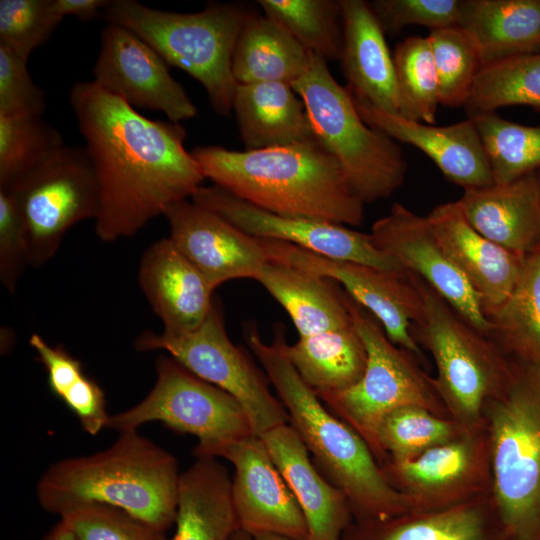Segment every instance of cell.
<instances>
[{"label":"cell","mask_w":540,"mask_h":540,"mask_svg":"<svg viewBox=\"0 0 540 540\" xmlns=\"http://www.w3.org/2000/svg\"><path fill=\"white\" fill-rule=\"evenodd\" d=\"M370 235L377 248L420 277L472 326L489 336L491 324L480 297L437 242L427 216L394 203L387 215L373 223Z\"/></svg>","instance_id":"cell-16"},{"label":"cell","mask_w":540,"mask_h":540,"mask_svg":"<svg viewBox=\"0 0 540 540\" xmlns=\"http://www.w3.org/2000/svg\"><path fill=\"white\" fill-rule=\"evenodd\" d=\"M29 265V243L17 203L9 192L0 190V281L9 293H15Z\"/></svg>","instance_id":"cell-44"},{"label":"cell","mask_w":540,"mask_h":540,"mask_svg":"<svg viewBox=\"0 0 540 540\" xmlns=\"http://www.w3.org/2000/svg\"><path fill=\"white\" fill-rule=\"evenodd\" d=\"M191 200L254 237L287 242L333 259L406 272L393 257L375 246L370 233L323 220L275 214L216 185L201 186Z\"/></svg>","instance_id":"cell-13"},{"label":"cell","mask_w":540,"mask_h":540,"mask_svg":"<svg viewBox=\"0 0 540 540\" xmlns=\"http://www.w3.org/2000/svg\"><path fill=\"white\" fill-rule=\"evenodd\" d=\"M27 63L0 45V115L42 116L46 111V94L33 81Z\"/></svg>","instance_id":"cell-43"},{"label":"cell","mask_w":540,"mask_h":540,"mask_svg":"<svg viewBox=\"0 0 540 540\" xmlns=\"http://www.w3.org/2000/svg\"><path fill=\"white\" fill-rule=\"evenodd\" d=\"M343 30L340 62L351 93L398 114L393 55L368 1L340 0Z\"/></svg>","instance_id":"cell-24"},{"label":"cell","mask_w":540,"mask_h":540,"mask_svg":"<svg viewBox=\"0 0 540 540\" xmlns=\"http://www.w3.org/2000/svg\"><path fill=\"white\" fill-rule=\"evenodd\" d=\"M536 175H537V180H538V185H539V191H540V169L538 171H536Z\"/></svg>","instance_id":"cell-52"},{"label":"cell","mask_w":540,"mask_h":540,"mask_svg":"<svg viewBox=\"0 0 540 540\" xmlns=\"http://www.w3.org/2000/svg\"><path fill=\"white\" fill-rule=\"evenodd\" d=\"M427 217L437 242L480 297L487 318L511 293L525 257L474 229L458 200L437 205Z\"/></svg>","instance_id":"cell-20"},{"label":"cell","mask_w":540,"mask_h":540,"mask_svg":"<svg viewBox=\"0 0 540 540\" xmlns=\"http://www.w3.org/2000/svg\"><path fill=\"white\" fill-rule=\"evenodd\" d=\"M481 67L540 52V0H462L458 25Z\"/></svg>","instance_id":"cell-27"},{"label":"cell","mask_w":540,"mask_h":540,"mask_svg":"<svg viewBox=\"0 0 540 540\" xmlns=\"http://www.w3.org/2000/svg\"><path fill=\"white\" fill-rule=\"evenodd\" d=\"M261 241L269 261L334 280L380 322L394 344L409 352L421 353L411 331L421 299L407 271L396 273L362 263L333 259L278 240Z\"/></svg>","instance_id":"cell-14"},{"label":"cell","mask_w":540,"mask_h":540,"mask_svg":"<svg viewBox=\"0 0 540 540\" xmlns=\"http://www.w3.org/2000/svg\"><path fill=\"white\" fill-rule=\"evenodd\" d=\"M134 347L140 352L166 351L199 378L228 392L244 408L257 436L289 423L282 402L269 389L267 376L227 335L217 302L197 329L179 334L147 330L138 335Z\"/></svg>","instance_id":"cell-10"},{"label":"cell","mask_w":540,"mask_h":540,"mask_svg":"<svg viewBox=\"0 0 540 540\" xmlns=\"http://www.w3.org/2000/svg\"><path fill=\"white\" fill-rule=\"evenodd\" d=\"M421 299L412 322L430 349L438 369V385L451 402L468 416H476L484 398L500 378V367L486 340L425 281L408 271Z\"/></svg>","instance_id":"cell-12"},{"label":"cell","mask_w":540,"mask_h":540,"mask_svg":"<svg viewBox=\"0 0 540 540\" xmlns=\"http://www.w3.org/2000/svg\"><path fill=\"white\" fill-rule=\"evenodd\" d=\"M119 434L108 449L51 464L37 484L39 504L60 517L84 505H107L165 532L177 512V460L137 430Z\"/></svg>","instance_id":"cell-4"},{"label":"cell","mask_w":540,"mask_h":540,"mask_svg":"<svg viewBox=\"0 0 540 540\" xmlns=\"http://www.w3.org/2000/svg\"><path fill=\"white\" fill-rule=\"evenodd\" d=\"M342 540H513L502 524L493 526L483 511L463 506L408 519L350 524Z\"/></svg>","instance_id":"cell-31"},{"label":"cell","mask_w":540,"mask_h":540,"mask_svg":"<svg viewBox=\"0 0 540 540\" xmlns=\"http://www.w3.org/2000/svg\"><path fill=\"white\" fill-rule=\"evenodd\" d=\"M244 338L313 456L318 470L347 497L357 521L390 518L400 512L402 497L388 484L366 441L329 411L296 371L285 352L282 323L267 343L254 323L244 326Z\"/></svg>","instance_id":"cell-3"},{"label":"cell","mask_w":540,"mask_h":540,"mask_svg":"<svg viewBox=\"0 0 540 540\" xmlns=\"http://www.w3.org/2000/svg\"><path fill=\"white\" fill-rule=\"evenodd\" d=\"M155 369L156 381L147 396L110 415L106 428L121 433L159 421L197 437V458H217L229 445L255 435L244 408L228 392L199 378L170 355L159 356Z\"/></svg>","instance_id":"cell-8"},{"label":"cell","mask_w":540,"mask_h":540,"mask_svg":"<svg viewBox=\"0 0 540 540\" xmlns=\"http://www.w3.org/2000/svg\"><path fill=\"white\" fill-rule=\"evenodd\" d=\"M69 104L99 184L94 228L101 241L134 236L202 186L181 123L149 119L94 81L74 83Z\"/></svg>","instance_id":"cell-1"},{"label":"cell","mask_w":540,"mask_h":540,"mask_svg":"<svg viewBox=\"0 0 540 540\" xmlns=\"http://www.w3.org/2000/svg\"><path fill=\"white\" fill-rule=\"evenodd\" d=\"M107 0H53L55 11L62 16H74L89 21L101 15Z\"/></svg>","instance_id":"cell-48"},{"label":"cell","mask_w":540,"mask_h":540,"mask_svg":"<svg viewBox=\"0 0 540 540\" xmlns=\"http://www.w3.org/2000/svg\"><path fill=\"white\" fill-rule=\"evenodd\" d=\"M138 280L165 332L179 334L197 329L215 303L214 289L169 237L145 250Z\"/></svg>","instance_id":"cell-21"},{"label":"cell","mask_w":540,"mask_h":540,"mask_svg":"<svg viewBox=\"0 0 540 540\" xmlns=\"http://www.w3.org/2000/svg\"><path fill=\"white\" fill-rule=\"evenodd\" d=\"M353 95V94H352ZM361 118L396 142L425 153L449 181L464 189L494 184L490 165L471 118L446 126L405 119L353 95Z\"/></svg>","instance_id":"cell-19"},{"label":"cell","mask_w":540,"mask_h":540,"mask_svg":"<svg viewBox=\"0 0 540 540\" xmlns=\"http://www.w3.org/2000/svg\"><path fill=\"white\" fill-rule=\"evenodd\" d=\"M232 112L245 150L319 142L303 100L288 83L237 84Z\"/></svg>","instance_id":"cell-25"},{"label":"cell","mask_w":540,"mask_h":540,"mask_svg":"<svg viewBox=\"0 0 540 540\" xmlns=\"http://www.w3.org/2000/svg\"><path fill=\"white\" fill-rule=\"evenodd\" d=\"M170 65L147 42L129 29L107 23L93 67L94 81L132 107L162 112L180 123L196 117L198 109L170 73Z\"/></svg>","instance_id":"cell-15"},{"label":"cell","mask_w":540,"mask_h":540,"mask_svg":"<svg viewBox=\"0 0 540 540\" xmlns=\"http://www.w3.org/2000/svg\"><path fill=\"white\" fill-rule=\"evenodd\" d=\"M60 518L76 540H169L164 531L107 505H84Z\"/></svg>","instance_id":"cell-41"},{"label":"cell","mask_w":540,"mask_h":540,"mask_svg":"<svg viewBox=\"0 0 540 540\" xmlns=\"http://www.w3.org/2000/svg\"><path fill=\"white\" fill-rule=\"evenodd\" d=\"M393 62L398 93V115L435 124L439 102L438 79L429 40L411 36L397 44Z\"/></svg>","instance_id":"cell-36"},{"label":"cell","mask_w":540,"mask_h":540,"mask_svg":"<svg viewBox=\"0 0 540 540\" xmlns=\"http://www.w3.org/2000/svg\"><path fill=\"white\" fill-rule=\"evenodd\" d=\"M191 153L205 179L258 208L351 227L363 223L365 203L319 142L245 151L208 145Z\"/></svg>","instance_id":"cell-2"},{"label":"cell","mask_w":540,"mask_h":540,"mask_svg":"<svg viewBox=\"0 0 540 540\" xmlns=\"http://www.w3.org/2000/svg\"><path fill=\"white\" fill-rule=\"evenodd\" d=\"M163 215L169 224V239L214 290L233 279L255 280L269 261L260 238L192 200L172 203Z\"/></svg>","instance_id":"cell-18"},{"label":"cell","mask_w":540,"mask_h":540,"mask_svg":"<svg viewBox=\"0 0 540 540\" xmlns=\"http://www.w3.org/2000/svg\"><path fill=\"white\" fill-rule=\"evenodd\" d=\"M219 457L234 468L231 493L241 530L252 537L276 534L308 540L303 512L260 436L229 445Z\"/></svg>","instance_id":"cell-17"},{"label":"cell","mask_w":540,"mask_h":540,"mask_svg":"<svg viewBox=\"0 0 540 540\" xmlns=\"http://www.w3.org/2000/svg\"><path fill=\"white\" fill-rule=\"evenodd\" d=\"M43 540H76L69 526L60 519Z\"/></svg>","instance_id":"cell-49"},{"label":"cell","mask_w":540,"mask_h":540,"mask_svg":"<svg viewBox=\"0 0 540 540\" xmlns=\"http://www.w3.org/2000/svg\"><path fill=\"white\" fill-rule=\"evenodd\" d=\"M27 233L31 266L39 268L57 253L75 224L97 218L100 190L85 148L64 145L8 189Z\"/></svg>","instance_id":"cell-9"},{"label":"cell","mask_w":540,"mask_h":540,"mask_svg":"<svg viewBox=\"0 0 540 540\" xmlns=\"http://www.w3.org/2000/svg\"><path fill=\"white\" fill-rule=\"evenodd\" d=\"M480 234L526 257L540 246V191L536 172L506 184L464 189L458 200Z\"/></svg>","instance_id":"cell-23"},{"label":"cell","mask_w":540,"mask_h":540,"mask_svg":"<svg viewBox=\"0 0 540 540\" xmlns=\"http://www.w3.org/2000/svg\"><path fill=\"white\" fill-rule=\"evenodd\" d=\"M487 319L489 336L500 339L524 364L540 369V246L525 257L511 293Z\"/></svg>","instance_id":"cell-32"},{"label":"cell","mask_w":540,"mask_h":540,"mask_svg":"<svg viewBox=\"0 0 540 540\" xmlns=\"http://www.w3.org/2000/svg\"><path fill=\"white\" fill-rule=\"evenodd\" d=\"M498 519L513 540H540V369L514 371L493 410Z\"/></svg>","instance_id":"cell-7"},{"label":"cell","mask_w":540,"mask_h":540,"mask_svg":"<svg viewBox=\"0 0 540 540\" xmlns=\"http://www.w3.org/2000/svg\"><path fill=\"white\" fill-rule=\"evenodd\" d=\"M427 38L438 79L440 104L464 107L481 68L473 42L459 26L431 30Z\"/></svg>","instance_id":"cell-38"},{"label":"cell","mask_w":540,"mask_h":540,"mask_svg":"<svg viewBox=\"0 0 540 540\" xmlns=\"http://www.w3.org/2000/svg\"><path fill=\"white\" fill-rule=\"evenodd\" d=\"M350 310L353 326L366 350L365 371L357 383L345 390L316 395L368 446H377V429L386 415L405 406L424 407L430 395L423 378L388 338L380 322L352 298Z\"/></svg>","instance_id":"cell-11"},{"label":"cell","mask_w":540,"mask_h":540,"mask_svg":"<svg viewBox=\"0 0 540 540\" xmlns=\"http://www.w3.org/2000/svg\"><path fill=\"white\" fill-rule=\"evenodd\" d=\"M469 454L463 444L433 446L416 459L397 463L400 474L422 485H441L458 478L468 465Z\"/></svg>","instance_id":"cell-45"},{"label":"cell","mask_w":540,"mask_h":540,"mask_svg":"<svg viewBox=\"0 0 540 540\" xmlns=\"http://www.w3.org/2000/svg\"><path fill=\"white\" fill-rule=\"evenodd\" d=\"M101 14L107 23L134 32L170 66L197 80L218 115L232 113L238 84L232 72L233 51L252 15L244 6L210 2L199 12L182 13L154 9L135 0H108Z\"/></svg>","instance_id":"cell-5"},{"label":"cell","mask_w":540,"mask_h":540,"mask_svg":"<svg viewBox=\"0 0 540 540\" xmlns=\"http://www.w3.org/2000/svg\"><path fill=\"white\" fill-rule=\"evenodd\" d=\"M264 15L282 25L308 52L339 60L343 30L340 0H259Z\"/></svg>","instance_id":"cell-35"},{"label":"cell","mask_w":540,"mask_h":540,"mask_svg":"<svg viewBox=\"0 0 540 540\" xmlns=\"http://www.w3.org/2000/svg\"><path fill=\"white\" fill-rule=\"evenodd\" d=\"M171 540H229L239 528L231 478L217 458H197L181 472Z\"/></svg>","instance_id":"cell-28"},{"label":"cell","mask_w":540,"mask_h":540,"mask_svg":"<svg viewBox=\"0 0 540 540\" xmlns=\"http://www.w3.org/2000/svg\"><path fill=\"white\" fill-rule=\"evenodd\" d=\"M468 117L481 138L494 184H506L540 169V126L508 121L496 112Z\"/></svg>","instance_id":"cell-33"},{"label":"cell","mask_w":540,"mask_h":540,"mask_svg":"<svg viewBox=\"0 0 540 540\" xmlns=\"http://www.w3.org/2000/svg\"><path fill=\"white\" fill-rule=\"evenodd\" d=\"M385 33L421 25L431 30L457 26L462 0H372L368 1Z\"/></svg>","instance_id":"cell-42"},{"label":"cell","mask_w":540,"mask_h":540,"mask_svg":"<svg viewBox=\"0 0 540 540\" xmlns=\"http://www.w3.org/2000/svg\"><path fill=\"white\" fill-rule=\"evenodd\" d=\"M229 540H253V537L250 534L244 532L243 530L238 529L236 532L233 533Z\"/></svg>","instance_id":"cell-51"},{"label":"cell","mask_w":540,"mask_h":540,"mask_svg":"<svg viewBox=\"0 0 540 540\" xmlns=\"http://www.w3.org/2000/svg\"><path fill=\"white\" fill-rule=\"evenodd\" d=\"M74 413L81 427L90 435L107 427L110 415L102 388L85 375L60 399Z\"/></svg>","instance_id":"cell-47"},{"label":"cell","mask_w":540,"mask_h":540,"mask_svg":"<svg viewBox=\"0 0 540 540\" xmlns=\"http://www.w3.org/2000/svg\"><path fill=\"white\" fill-rule=\"evenodd\" d=\"M253 540H299L287 536L276 534H260L253 537Z\"/></svg>","instance_id":"cell-50"},{"label":"cell","mask_w":540,"mask_h":540,"mask_svg":"<svg viewBox=\"0 0 540 540\" xmlns=\"http://www.w3.org/2000/svg\"><path fill=\"white\" fill-rule=\"evenodd\" d=\"M64 145L61 133L42 116L0 115V189H8Z\"/></svg>","instance_id":"cell-37"},{"label":"cell","mask_w":540,"mask_h":540,"mask_svg":"<svg viewBox=\"0 0 540 540\" xmlns=\"http://www.w3.org/2000/svg\"><path fill=\"white\" fill-rule=\"evenodd\" d=\"M260 437L303 512L308 540H342L351 524L349 501L318 470L295 429L287 423Z\"/></svg>","instance_id":"cell-22"},{"label":"cell","mask_w":540,"mask_h":540,"mask_svg":"<svg viewBox=\"0 0 540 540\" xmlns=\"http://www.w3.org/2000/svg\"><path fill=\"white\" fill-rule=\"evenodd\" d=\"M311 53L278 22L251 15L237 39L232 72L238 84L283 82L292 85L308 69Z\"/></svg>","instance_id":"cell-29"},{"label":"cell","mask_w":540,"mask_h":540,"mask_svg":"<svg viewBox=\"0 0 540 540\" xmlns=\"http://www.w3.org/2000/svg\"><path fill=\"white\" fill-rule=\"evenodd\" d=\"M513 105L540 109V52L482 66L464 108L470 116Z\"/></svg>","instance_id":"cell-34"},{"label":"cell","mask_w":540,"mask_h":540,"mask_svg":"<svg viewBox=\"0 0 540 540\" xmlns=\"http://www.w3.org/2000/svg\"><path fill=\"white\" fill-rule=\"evenodd\" d=\"M29 345L47 371L51 392L59 399L86 375L82 363L62 345L51 346L37 333L30 336Z\"/></svg>","instance_id":"cell-46"},{"label":"cell","mask_w":540,"mask_h":540,"mask_svg":"<svg viewBox=\"0 0 540 540\" xmlns=\"http://www.w3.org/2000/svg\"><path fill=\"white\" fill-rule=\"evenodd\" d=\"M285 352L305 383L316 394L338 392L357 383L367 355L353 324L285 344Z\"/></svg>","instance_id":"cell-30"},{"label":"cell","mask_w":540,"mask_h":540,"mask_svg":"<svg viewBox=\"0 0 540 540\" xmlns=\"http://www.w3.org/2000/svg\"><path fill=\"white\" fill-rule=\"evenodd\" d=\"M451 433L450 426L422 406L398 408L381 421L376 441L379 449L389 451L397 462L412 459L414 454L442 444Z\"/></svg>","instance_id":"cell-39"},{"label":"cell","mask_w":540,"mask_h":540,"mask_svg":"<svg viewBox=\"0 0 540 540\" xmlns=\"http://www.w3.org/2000/svg\"><path fill=\"white\" fill-rule=\"evenodd\" d=\"M292 87L317 140L364 203L387 199L402 186L407 162L399 145L361 118L350 89L336 81L325 59L311 53L308 69Z\"/></svg>","instance_id":"cell-6"},{"label":"cell","mask_w":540,"mask_h":540,"mask_svg":"<svg viewBox=\"0 0 540 540\" xmlns=\"http://www.w3.org/2000/svg\"><path fill=\"white\" fill-rule=\"evenodd\" d=\"M284 308L299 337L351 326V297L334 280L268 261L257 278Z\"/></svg>","instance_id":"cell-26"},{"label":"cell","mask_w":540,"mask_h":540,"mask_svg":"<svg viewBox=\"0 0 540 540\" xmlns=\"http://www.w3.org/2000/svg\"><path fill=\"white\" fill-rule=\"evenodd\" d=\"M62 20L53 0H0V45L28 60Z\"/></svg>","instance_id":"cell-40"}]
</instances>
